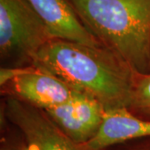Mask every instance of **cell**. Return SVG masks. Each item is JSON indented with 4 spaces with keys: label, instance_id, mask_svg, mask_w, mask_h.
Instances as JSON below:
<instances>
[{
    "label": "cell",
    "instance_id": "cell-1",
    "mask_svg": "<svg viewBox=\"0 0 150 150\" xmlns=\"http://www.w3.org/2000/svg\"><path fill=\"white\" fill-rule=\"evenodd\" d=\"M32 65L94 97L106 110L129 108L136 72L105 46L51 38L35 55Z\"/></svg>",
    "mask_w": 150,
    "mask_h": 150
},
{
    "label": "cell",
    "instance_id": "cell-8",
    "mask_svg": "<svg viewBox=\"0 0 150 150\" xmlns=\"http://www.w3.org/2000/svg\"><path fill=\"white\" fill-rule=\"evenodd\" d=\"M149 137L150 119L137 116L128 108H118L106 110L96 135L79 147L82 150H103L123 142Z\"/></svg>",
    "mask_w": 150,
    "mask_h": 150
},
{
    "label": "cell",
    "instance_id": "cell-7",
    "mask_svg": "<svg viewBox=\"0 0 150 150\" xmlns=\"http://www.w3.org/2000/svg\"><path fill=\"white\" fill-rule=\"evenodd\" d=\"M53 38L89 46H103L84 26L67 0H26Z\"/></svg>",
    "mask_w": 150,
    "mask_h": 150
},
{
    "label": "cell",
    "instance_id": "cell-10",
    "mask_svg": "<svg viewBox=\"0 0 150 150\" xmlns=\"http://www.w3.org/2000/svg\"><path fill=\"white\" fill-rule=\"evenodd\" d=\"M0 150H28L27 145L21 132L4 117L1 123Z\"/></svg>",
    "mask_w": 150,
    "mask_h": 150
},
{
    "label": "cell",
    "instance_id": "cell-5",
    "mask_svg": "<svg viewBox=\"0 0 150 150\" xmlns=\"http://www.w3.org/2000/svg\"><path fill=\"white\" fill-rule=\"evenodd\" d=\"M4 114L21 132L28 150H82L39 108L8 97Z\"/></svg>",
    "mask_w": 150,
    "mask_h": 150
},
{
    "label": "cell",
    "instance_id": "cell-4",
    "mask_svg": "<svg viewBox=\"0 0 150 150\" xmlns=\"http://www.w3.org/2000/svg\"><path fill=\"white\" fill-rule=\"evenodd\" d=\"M0 85L3 93L43 110L60 105L81 93L35 65L2 68Z\"/></svg>",
    "mask_w": 150,
    "mask_h": 150
},
{
    "label": "cell",
    "instance_id": "cell-3",
    "mask_svg": "<svg viewBox=\"0 0 150 150\" xmlns=\"http://www.w3.org/2000/svg\"><path fill=\"white\" fill-rule=\"evenodd\" d=\"M53 38L26 0H0L1 59L17 67L32 65L40 48Z\"/></svg>",
    "mask_w": 150,
    "mask_h": 150
},
{
    "label": "cell",
    "instance_id": "cell-11",
    "mask_svg": "<svg viewBox=\"0 0 150 150\" xmlns=\"http://www.w3.org/2000/svg\"><path fill=\"white\" fill-rule=\"evenodd\" d=\"M103 150H150V137L123 142Z\"/></svg>",
    "mask_w": 150,
    "mask_h": 150
},
{
    "label": "cell",
    "instance_id": "cell-6",
    "mask_svg": "<svg viewBox=\"0 0 150 150\" xmlns=\"http://www.w3.org/2000/svg\"><path fill=\"white\" fill-rule=\"evenodd\" d=\"M43 111L70 139L81 145L98 132L106 109L94 97L81 92L69 101Z\"/></svg>",
    "mask_w": 150,
    "mask_h": 150
},
{
    "label": "cell",
    "instance_id": "cell-2",
    "mask_svg": "<svg viewBox=\"0 0 150 150\" xmlns=\"http://www.w3.org/2000/svg\"><path fill=\"white\" fill-rule=\"evenodd\" d=\"M67 1L103 46L136 73H150V0Z\"/></svg>",
    "mask_w": 150,
    "mask_h": 150
},
{
    "label": "cell",
    "instance_id": "cell-9",
    "mask_svg": "<svg viewBox=\"0 0 150 150\" xmlns=\"http://www.w3.org/2000/svg\"><path fill=\"white\" fill-rule=\"evenodd\" d=\"M128 108L139 117L150 119V73H136Z\"/></svg>",
    "mask_w": 150,
    "mask_h": 150
}]
</instances>
